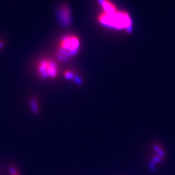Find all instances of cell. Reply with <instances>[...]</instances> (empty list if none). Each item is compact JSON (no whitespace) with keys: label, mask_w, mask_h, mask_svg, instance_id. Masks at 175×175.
Here are the masks:
<instances>
[{"label":"cell","mask_w":175,"mask_h":175,"mask_svg":"<svg viewBox=\"0 0 175 175\" xmlns=\"http://www.w3.org/2000/svg\"><path fill=\"white\" fill-rule=\"evenodd\" d=\"M99 22L104 26L115 29H128L131 27L132 21L128 13L115 10L112 13H104L99 16Z\"/></svg>","instance_id":"6da1fadb"},{"label":"cell","mask_w":175,"mask_h":175,"mask_svg":"<svg viewBox=\"0 0 175 175\" xmlns=\"http://www.w3.org/2000/svg\"><path fill=\"white\" fill-rule=\"evenodd\" d=\"M80 48L79 38L75 35L68 34L62 37L58 43V57L60 60H67L77 53Z\"/></svg>","instance_id":"7a4b0ae2"},{"label":"cell","mask_w":175,"mask_h":175,"mask_svg":"<svg viewBox=\"0 0 175 175\" xmlns=\"http://www.w3.org/2000/svg\"><path fill=\"white\" fill-rule=\"evenodd\" d=\"M37 72L42 79H54L58 75V66L53 60L42 59L37 64Z\"/></svg>","instance_id":"3957f363"},{"label":"cell","mask_w":175,"mask_h":175,"mask_svg":"<svg viewBox=\"0 0 175 175\" xmlns=\"http://www.w3.org/2000/svg\"><path fill=\"white\" fill-rule=\"evenodd\" d=\"M58 22L62 26H69L71 23V14L69 7L66 4L58 7L57 12Z\"/></svg>","instance_id":"277c9868"},{"label":"cell","mask_w":175,"mask_h":175,"mask_svg":"<svg viewBox=\"0 0 175 175\" xmlns=\"http://www.w3.org/2000/svg\"><path fill=\"white\" fill-rule=\"evenodd\" d=\"M31 110L34 114H37L38 112V104L36 99H32L31 100Z\"/></svg>","instance_id":"5b68a950"},{"label":"cell","mask_w":175,"mask_h":175,"mask_svg":"<svg viewBox=\"0 0 175 175\" xmlns=\"http://www.w3.org/2000/svg\"><path fill=\"white\" fill-rule=\"evenodd\" d=\"M9 173H10V175H19L16 168L13 166H10L9 167Z\"/></svg>","instance_id":"8992f818"},{"label":"cell","mask_w":175,"mask_h":175,"mask_svg":"<svg viewBox=\"0 0 175 175\" xmlns=\"http://www.w3.org/2000/svg\"><path fill=\"white\" fill-rule=\"evenodd\" d=\"M64 75H65V77H66V78L67 79H71V78H73V73L72 72H71V71H66Z\"/></svg>","instance_id":"52a82bcc"},{"label":"cell","mask_w":175,"mask_h":175,"mask_svg":"<svg viewBox=\"0 0 175 175\" xmlns=\"http://www.w3.org/2000/svg\"><path fill=\"white\" fill-rule=\"evenodd\" d=\"M3 45H4V43L2 41H0V49H1L3 48Z\"/></svg>","instance_id":"ba28073f"}]
</instances>
